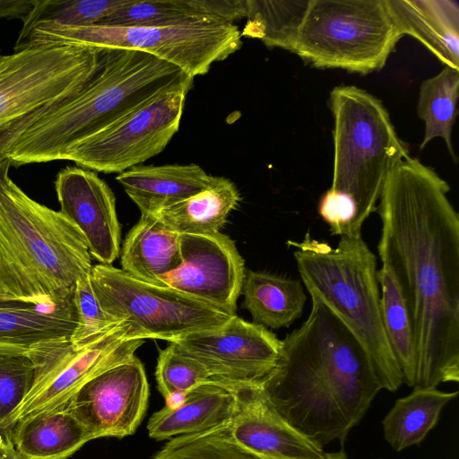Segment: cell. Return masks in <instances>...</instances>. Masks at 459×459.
<instances>
[{
    "mask_svg": "<svg viewBox=\"0 0 459 459\" xmlns=\"http://www.w3.org/2000/svg\"><path fill=\"white\" fill-rule=\"evenodd\" d=\"M169 345L200 364L212 381L237 390L261 385L277 363L281 340L235 315L219 329L191 333Z\"/></svg>",
    "mask_w": 459,
    "mask_h": 459,
    "instance_id": "13",
    "label": "cell"
},
{
    "mask_svg": "<svg viewBox=\"0 0 459 459\" xmlns=\"http://www.w3.org/2000/svg\"><path fill=\"white\" fill-rule=\"evenodd\" d=\"M238 404L237 390L211 380L189 391L181 407H163L154 412L148 421V434L165 440L203 432L230 422Z\"/></svg>",
    "mask_w": 459,
    "mask_h": 459,
    "instance_id": "20",
    "label": "cell"
},
{
    "mask_svg": "<svg viewBox=\"0 0 459 459\" xmlns=\"http://www.w3.org/2000/svg\"><path fill=\"white\" fill-rule=\"evenodd\" d=\"M188 392L174 391L167 394L165 399V408L169 410H176L183 405L186 399Z\"/></svg>",
    "mask_w": 459,
    "mask_h": 459,
    "instance_id": "40",
    "label": "cell"
},
{
    "mask_svg": "<svg viewBox=\"0 0 459 459\" xmlns=\"http://www.w3.org/2000/svg\"><path fill=\"white\" fill-rule=\"evenodd\" d=\"M311 300L327 307L364 349L375 377L391 392L403 383L381 316L377 258L361 235L341 237L333 247L307 232L288 240Z\"/></svg>",
    "mask_w": 459,
    "mask_h": 459,
    "instance_id": "5",
    "label": "cell"
},
{
    "mask_svg": "<svg viewBox=\"0 0 459 459\" xmlns=\"http://www.w3.org/2000/svg\"><path fill=\"white\" fill-rule=\"evenodd\" d=\"M149 384L134 355L95 376L69 400L70 411L92 439L134 434L148 406Z\"/></svg>",
    "mask_w": 459,
    "mask_h": 459,
    "instance_id": "14",
    "label": "cell"
},
{
    "mask_svg": "<svg viewBox=\"0 0 459 459\" xmlns=\"http://www.w3.org/2000/svg\"><path fill=\"white\" fill-rule=\"evenodd\" d=\"M450 186L418 159L400 161L380 195L382 265L394 278L414 333V387L459 381V215Z\"/></svg>",
    "mask_w": 459,
    "mask_h": 459,
    "instance_id": "1",
    "label": "cell"
},
{
    "mask_svg": "<svg viewBox=\"0 0 459 459\" xmlns=\"http://www.w3.org/2000/svg\"><path fill=\"white\" fill-rule=\"evenodd\" d=\"M276 411L323 447L342 443L381 390L357 339L322 302L281 340L274 368L261 383Z\"/></svg>",
    "mask_w": 459,
    "mask_h": 459,
    "instance_id": "2",
    "label": "cell"
},
{
    "mask_svg": "<svg viewBox=\"0 0 459 459\" xmlns=\"http://www.w3.org/2000/svg\"><path fill=\"white\" fill-rule=\"evenodd\" d=\"M126 321L79 347L70 338L41 342L27 351L34 365L33 386L13 422L46 411L63 410L90 379L134 355L144 342Z\"/></svg>",
    "mask_w": 459,
    "mask_h": 459,
    "instance_id": "11",
    "label": "cell"
},
{
    "mask_svg": "<svg viewBox=\"0 0 459 459\" xmlns=\"http://www.w3.org/2000/svg\"><path fill=\"white\" fill-rule=\"evenodd\" d=\"M73 301L77 312L78 324L70 340L76 347L108 333L121 322L102 309L93 292L90 275L78 281Z\"/></svg>",
    "mask_w": 459,
    "mask_h": 459,
    "instance_id": "34",
    "label": "cell"
},
{
    "mask_svg": "<svg viewBox=\"0 0 459 459\" xmlns=\"http://www.w3.org/2000/svg\"><path fill=\"white\" fill-rule=\"evenodd\" d=\"M78 324L74 301L45 311L19 301H0V349L27 352L53 340L71 338Z\"/></svg>",
    "mask_w": 459,
    "mask_h": 459,
    "instance_id": "22",
    "label": "cell"
},
{
    "mask_svg": "<svg viewBox=\"0 0 459 459\" xmlns=\"http://www.w3.org/2000/svg\"><path fill=\"white\" fill-rule=\"evenodd\" d=\"M241 32L232 23L208 17L166 26H65L38 23L22 27L14 51L43 45L129 49L151 54L195 78L208 73L241 47Z\"/></svg>",
    "mask_w": 459,
    "mask_h": 459,
    "instance_id": "7",
    "label": "cell"
},
{
    "mask_svg": "<svg viewBox=\"0 0 459 459\" xmlns=\"http://www.w3.org/2000/svg\"><path fill=\"white\" fill-rule=\"evenodd\" d=\"M107 49L94 79L77 95L30 125L6 152L11 165L65 160L82 140L159 92L194 78L178 66L137 50Z\"/></svg>",
    "mask_w": 459,
    "mask_h": 459,
    "instance_id": "4",
    "label": "cell"
},
{
    "mask_svg": "<svg viewBox=\"0 0 459 459\" xmlns=\"http://www.w3.org/2000/svg\"><path fill=\"white\" fill-rule=\"evenodd\" d=\"M128 0H35L32 9L22 21V27L38 23L65 26L98 25L115 9Z\"/></svg>",
    "mask_w": 459,
    "mask_h": 459,
    "instance_id": "33",
    "label": "cell"
},
{
    "mask_svg": "<svg viewBox=\"0 0 459 459\" xmlns=\"http://www.w3.org/2000/svg\"><path fill=\"white\" fill-rule=\"evenodd\" d=\"M333 117V171L331 190L355 204L359 230L376 210L395 166L409 157L382 102L353 85L334 87L329 97Z\"/></svg>",
    "mask_w": 459,
    "mask_h": 459,
    "instance_id": "6",
    "label": "cell"
},
{
    "mask_svg": "<svg viewBox=\"0 0 459 459\" xmlns=\"http://www.w3.org/2000/svg\"><path fill=\"white\" fill-rule=\"evenodd\" d=\"M229 424L171 438L151 459H261L233 440Z\"/></svg>",
    "mask_w": 459,
    "mask_h": 459,
    "instance_id": "30",
    "label": "cell"
},
{
    "mask_svg": "<svg viewBox=\"0 0 459 459\" xmlns=\"http://www.w3.org/2000/svg\"><path fill=\"white\" fill-rule=\"evenodd\" d=\"M241 293L253 323L271 329L287 328L303 314L307 295L296 279L248 270Z\"/></svg>",
    "mask_w": 459,
    "mask_h": 459,
    "instance_id": "25",
    "label": "cell"
},
{
    "mask_svg": "<svg viewBox=\"0 0 459 459\" xmlns=\"http://www.w3.org/2000/svg\"><path fill=\"white\" fill-rule=\"evenodd\" d=\"M10 166L0 163V301L66 306L93 266L86 240L60 211L23 192Z\"/></svg>",
    "mask_w": 459,
    "mask_h": 459,
    "instance_id": "3",
    "label": "cell"
},
{
    "mask_svg": "<svg viewBox=\"0 0 459 459\" xmlns=\"http://www.w3.org/2000/svg\"><path fill=\"white\" fill-rule=\"evenodd\" d=\"M189 0H128L98 25L152 27L185 23L204 18Z\"/></svg>",
    "mask_w": 459,
    "mask_h": 459,
    "instance_id": "31",
    "label": "cell"
},
{
    "mask_svg": "<svg viewBox=\"0 0 459 459\" xmlns=\"http://www.w3.org/2000/svg\"><path fill=\"white\" fill-rule=\"evenodd\" d=\"M35 0H0V19H22L30 13Z\"/></svg>",
    "mask_w": 459,
    "mask_h": 459,
    "instance_id": "38",
    "label": "cell"
},
{
    "mask_svg": "<svg viewBox=\"0 0 459 459\" xmlns=\"http://www.w3.org/2000/svg\"><path fill=\"white\" fill-rule=\"evenodd\" d=\"M309 0H247L241 36L260 39L267 48L293 52Z\"/></svg>",
    "mask_w": 459,
    "mask_h": 459,
    "instance_id": "29",
    "label": "cell"
},
{
    "mask_svg": "<svg viewBox=\"0 0 459 459\" xmlns=\"http://www.w3.org/2000/svg\"><path fill=\"white\" fill-rule=\"evenodd\" d=\"M107 49L35 46L0 54V128L81 92L99 74Z\"/></svg>",
    "mask_w": 459,
    "mask_h": 459,
    "instance_id": "10",
    "label": "cell"
},
{
    "mask_svg": "<svg viewBox=\"0 0 459 459\" xmlns=\"http://www.w3.org/2000/svg\"><path fill=\"white\" fill-rule=\"evenodd\" d=\"M90 280L102 309L117 321L128 322L143 339L173 342L219 329L233 316L170 287L136 280L112 265H93Z\"/></svg>",
    "mask_w": 459,
    "mask_h": 459,
    "instance_id": "9",
    "label": "cell"
},
{
    "mask_svg": "<svg viewBox=\"0 0 459 459\" xmlns=\"http://www.w3.org/2000/svg\"><path fill=\"white\" fill-rule=\"evenodd\" d=\"M239 201L240 194L231 180L212 176L206 188L164 208L155 216L179 235L215 234L221 232Z\"/></svg>",
    "mask_w": 459,
    "mask_h": 459,
    "instance_id": "24",
    "label": "cell"
},
{
    "mask_svg": "<svg viewBox=\"0 0 459 459\" xmlns=\"http://www.w3.org/2000/svg\"><path fill=\"white\" fill-rule=\"evenodd\" d=\"M179 237L155 215H141L119 253L121 270L141 281L165 286L161 278L181 264Z\"/></svg>",
    "mask_w": 459,
    "mask_h": 459,
    "instance_id": "21",
    "label": "cell"
},
{
    "mask_svg": "<svg viewBox=\"0 0 459 459\" xmlns=\"http://www.w3.org/2000/svg\"><path fill=\"white\" fill-rule=\"evenodd\" d=\"M261 459H262V458H261ZM342 459H348V458H347V456L345 455V456H343Z\"/></svg>",
    "mask_w": 459,
    "mask_h": 459,
    "instance_id": "41",
    "label": "cell"
},
{
    "mask_svg": "<svg viewBox=\"0 0 459 459\" xmlns=\"http://www.w3.org/2000/svg\"><path fill=\"white\" fill-rule=\"evenodd\" d=\"M402 35L418 39L446 66L459 71V6L452 0H387Z\"/></svg>",
    "mask_w": 459,
    "mask_h": 459,
    "instance_id": "19",
    "label": "cell"
},
{
    "mask_svg": "<svg viewBox=\"0 0 459 459\" xmlns=\"http://www.w3.org/2000/svg\"><path fill=\"white\" fill-rule=\"evenodd\" d=\"M212 176L197 164L138 165L116 179L141 215H155L160 211L206 188Z\"/></svg>",
    "mask_w": 459,
    "mask_h": 459,
    "instance_id": "18",
    "label": "cell"
},
{
    "mask_svg": "<svg viewBox=\"0 0 459 459\" xmlns=\"http://www.w3.org/2000/svg\"><path fill=\"white\" fill-rule=\"evenodd\" d=\"M381 287L380 309L384 329L403 381L414 387L417 351L411 317L400 289L387 268L377 271Z\"/></svg>",
    "mask_w": 459,
    "mask_h": 459,
    "instance_id": "28",
    "label": "cell"
},
{
    "mask_svg": "<svg viewBox=\"0 0 459 459\" xmlns=\"http://www.w3.org/2000/svg\"><path fill=\"white\" fill-rule=\"evenodd\" d=\"M60 212L83 235L89 252L111 265L120 253V225L114 193L96 172L66 167L55 180Z\"/></svg>",
    "mask_w": 459,
    "mask_h": 459,
    "instance_id": "16",
    "label": "cell"
},
{
    "mask_svg": "<svg viewBox=\"0 0 459 459\" xmlns=\"http://www.w3.org/2000/svg\"><path fill=\"white\" fill-rule=\"evenodd\" d=\"M155 377L163 397L174 391L189 392L211 381L200 364L178 352L170 345L159 353Z\"/></svg>",
    "mask_w": 459,
    "mask_h": 459,
    "instance_id": "35",
    "label": "cell"
},
{
    "mask_svg": "<svg viewBox=\"0 0 459 459\" xmlns=\"http://www.w3.org/2000/svg\"><path fill=\"white\" fill-rule=\"evenodd\" d=\"M457 394V391L414 387L409 395L396 400L382 420L385 439L397 452L420 444L437 423L445 405Z\"/></svg>",
    "mask_w": 459,
    "mask_h": 459,
    "instance_id": "26",
    "label": "cell"
},
{
    "mask_svg": "<svg viewBox=\"0 0 459 459\" xmlns=\"http://www.w3.org/2000/svg\"><path fill=\"white\" fill-rule=\"evenodd\" d=\"M191 5L202 15L232 23L246 18L247 0H189Z\"/></svg>",
    "mask_w": 459,
    "mask_h": 459,
    "instance_id": "36",
    "label": "cell"
},
{
    "mask_svg": "<svg viewBox=\"0 0 459 459\" xmlns=\"http://www.w3.org/2000/svg\"><path fill=\"white\" fill-rule=\"evenodd\" d=\"M179 240L181 264L161 278L164 285L235 316L246 274L235 242L221 232Z\"/></svg>",
    "mask_w": 459,
    "mask_h": 459,
    "instance_id": "15",
    "label": "cell"
},
{
    "mask_svg": "<svg viewBox=\"0 0 459 459\" xmlns=\"http://www.w3.org/2000/svg\"><path fill=\"white\" fill-rule=\"evenodd\" d=\"M238 410L229 424L233 440L262 459H342L292 428L266 398L261 385L237 389Z\"/></svg>",
    "mask_w": 459,
    "mask_h": 459,
    "instance_id": "17",
    "label": "cell"
},
{
    "mask_svg": "<svg viewBox=\"0 0 459 459\" xmlns=\"http://www.w3.org/2000/svg\"><path fill=\"white\" fill-rule=\"evenodd\" d=\"M92 437L67 410L41 411L16 421L12 441L22 459H67Z\"/></svg>",
    "mask_w": 459,
    "mask_h": 459,
    "instance_id": "23",
    "label": "cell"
},
{
    "mask_svg": "<svg viewBox=\"0 0 459 459\" xmlns=\"http://www.w3.org/2000/svg\"><path fill=\"white\" fill-rule=\"evenodd\" d=\"M64 102H65V100L48 104L0 128V163L7 159L6 152L8 149L30 125L62 105Z\"/></svg>",
    "mask_w": 459,
    "mask_h": 459,
    "instance_id": "37",
    "label": "cell"
},
{
    "mask_svg": "<svg viewBox=\"0 0 459 459\" xmlns=\"http://www.w3.org/2000/svg\"><path fill=\"white\" fill-rule=\"evenodd\" d=\"M402 35L387 0H309L293 52L316 68H383Z\"/></svg>",
    "mask_w": 459,
    "mask_h": 459,
    "instance_id": "8",
    "label": "cell"
},
{
    "mask_svg": "<svg viewBox=\"0 0 459 459\" xmlns=\"http://www.w3.org/2000/svg\"><path fill=\"white\" fill-rule=\"evenodd\" d=\"M458 97V70L445 66L440 73L422 82L417 104V114L425 125L420 151L431 140L440 137L452 159L457 161L453 147L452 131L457 114Z\"/></svg>",
    "mask_w": 459,
    "mask_h": 459,
    "instance_id": "27",
    "label": "cell"
},
{
    "mask_svg": "<svg viewBox=\"0 0 459 459\" xmlns=\"http://www.w3.org/2000/svg\"><path fill=\"white\" fill-rule=\"evenodd\" d=\"M193 84L169 88L74 146L65 160L104 173H122L160 153L178 132Z\"/></svg>",
    "mask_w": 459,
    "mask_h": 459,
    "instance_id": "12",
    "label": "cell"
},
{
    "mask_svg": "<svg viewBox=\"0 0 459 459\" xmlns=\"http://www.w3.org/2000/svg\"><path fill=\"white\" fill-rule=\"evenodd\" d=\"M0 459H22L11 438L0 433Z\"/></svg>",
    "mask_w": 459,
    "mask_h": 459,
    "instance_id": "39",
    "label": "cell"
},
{
    "mask_svg": "<svg viewBox=\"0 0 459 459\" xmlns=\"http://www.w3.org/2000/svg\"><path fill=\"white\" fill-rule=\"evenodd\" d=\"M34 365L27 352L0 349V433L12 439L13 418L30 392Z\"/></svg>",
    "mask_w": 459,
    "mask_h": 459,
    "instance_id": "32",
    "label": "cell"
}]
</instances>
